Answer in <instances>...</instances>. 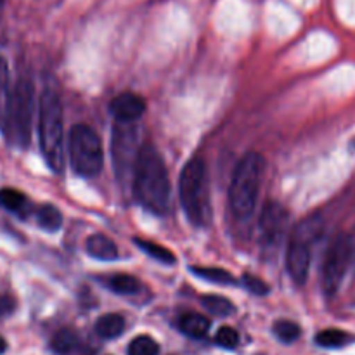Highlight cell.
<instances>
[{"label":"cell","mask_w":355,"mask_h":355,"mask_svg":"<svg viewBox=\"0 0 355 355\" xmlns=\"http://www.w3.org/2000/svg\"><path fill=\"white\" fill-rule=\"evenodd\" d=\"M134 196L146 210L156 215L166 214L170 205V177L158 149L151 144L141 146L132 179Z\"/></svg>","instance_id":"cell-1"},{"label":"cell","mask_w":355,"mask_h":355,"mask_svg":"<svg viewBox=\"0 0 355 355\" xmlns=\"http://www.w3.org/2000/svg\"><path fill=\"white\" fill-rule=\"evenodd\" d=\"M38 107V139L42 153L52 172L61 173L66 165L62 103L54 90H44Z\"/></svg>","instance_id":"cell-2"},{"label":"cell","mask_w":355,"mask_h":355,"mask_svg":"<svg viewBox=\"0 0 355 355\" xmlns=\"http://www.w3.org/2000/svg\"><path fill=\"white\" fill-rule=\"evenodd\" d=\"M263 168L266 159L257 151L246 153L236 165L229 186V207L238 218H248L255 211Z\"/></svg>","instance_id":"cell-3"},{"label":"cell","mask_w":355,"mask_h":355,"mask_svg":"<svg viewBox=\"0 0 355 355\" xmlns=\"http://www.w3.org/2000/svg\"><path fill=\"white\" fill-rule=\"evenodd\" d=\"M179 198L187 220L196 227H205L211 220L210 193H208L207 165L201 158L186 163L179 179Z\"/></svg>","instance_id":"cell-4"},{"label":"cell","mask_w":355,"mask_h":355,"mask_svg":"<svg viewBox=\"0 0 355 355\" xmlns=\"http://www.w3.org/2000/svg\"><path fill=\"white\" fill-rule=\"evenodd\" d=\"M68 158L73 172L87 179L96 177L103 170L104 148L94 128L78 123L69 130Z\"/></svg>","instance_id":"cell-5"},{"label":"cell","mask_w":355,"mask_h":355,"mask_svg":"<svg viewBox=\"0 0 355 355\" xmlns=\"http://www.w3.org/2000/svg\"><path fill=\"white\" fill-rule=\"evenodd\" d=\"M355 259L352 236L338 232L329 243L322 263V290L326 297H335L345 281Z\"/></svg>","instance_id":"cell-6"},{"label":"cell","mask_w":355,"mask_h":355,"mask_svg":"<svg viewBox=\"0 0 355 355\" xmlns=\"http://www.w3.org/2000/svg\"><path fill=\"white\" fill-rule=\"evenodd\" d=\"M139 151H141V146H139L137 125L116 121L113 127V137H111V158H113L116 179L120 180V184H123V187H127L128 184L132 186Z\"/></svg>","instance_id":"cell-7"},{"label":"cell","mask_w":355,"mask_h":355,"mask_svg":"<svg viewBox=\"0 0 355 355\" xmlns=\"http://www.w3.org/2000/svg\"><path fill=\"white\" fill-rule=\"evenodd\" d=\"M35 89L31 80L19 78L12 92L9 111V123L12 127L14 139L17 146L26 148L31 139V123H33Z\"/></svg>","instance_id":"cell-8"},{"label":"cell","mask_w":355,"mask_h":355,"mask_svg":"<svg viewBox=\"0 0 355 355\" xmlns=\"http://www.w3.org/2000/svg\"><path fill=\"white\" fill-rule=\"evenodd\" d=\"M288 210L277 201H269L266 207L262 208L259 220V231H260V243L262 248L267 252H276L284 241L288 232Z\"/></svg>","instance_id":"cell-9"},{"label":"cell","mask_w":355,"mask_h":355,"mask_svg":"<svg viewBox=\"0 0 355 355\" xmlns=\"http://www.w3.org/2000/svg\"><path fill=\"white\" fill-rule=\"evenodd\" d=\"M312 246L307 243L297 241V239H290L286 252V269L290 272L293 283L298 286L307 283L309 270H311L312 262Z\"/></svg>","instance_id":"cell-10"},{"label":"cell","mask_w":355,"mask_h":355,"mask_svg":"<svg viewBox=\"0 0 355 355\" xmlns=\"http://www.w3.org/2000/svg\"><path fill=\"white\" fill-rule=\"evenodd\" d=\"M110 110L116 121L123 123H135L146 113V101L141 96L132 92L120 94L110 104Z\"/></svg>","instance_id":"cell-11"},{"label":"cell","mask_w":355,"mask_h":355,"mask_svg":"<svg viewBox=\"0 0 355 355\" xmlns=\"http://www.w3.org/2000/svg\"><path fill=\"white\" fill-rule=\"evenodd\" d=\"M10 101H12V92H10L9 64L7 59L0 55V130H3L9 123Z\"/></svg>","instance_id":"cell-12"},{"label":"cell","mask_w":355,"mask_h":355,"mask_svg":"<svg viewBox=\"0 0 355 355\" xmlns=\"http://www.w3.org/2000/svg\"><path fill=\"white\" fill-rule=\"evenodd\" d=\"M85 250L92 259L104 260V262H111V260L118 259V248L113 243V239H110L104 234H92L85 243Z\"/></svg>","instance_id":"cell-13"},{"label":"cell","mask_w":355,"mask_h":355,"mask_svg":"<svg viewBox=\"0 0 355 355\" xmlns=\"http://www.w3.org/2000/svg\"><path fill=\"white\" fill-rule=\"evenodd\" d=\"M179 328L184 335L191 336V338H205L208 329H210V319L205 318L203 314H198V312H187L180 318Z\"/></svg>","instance_id":"cell-14"},{"label":"cell","mask_w":355,"mask_h":355,"mask_svg":"<svg viewBox=\"0 0 355 355\" xmlns=\"http://www.w3.org/2000/svg\"><path fill=\"white\" fill-rule=\"evenodd\" d=\"M96 331L101 338H118L125 331V318L121 314H104L97 319Z\"/></svg>","instance_id":"cell-15"},{"label":"cell","mask_w":355,"mask_h":355,"mask_svg":"<svg viewBox=\"0 0 355 355\" xmlns=\"http://www.w3.org/2000/svg\"><path fill=\"white\" fill-rule=\"evenodd\" d=\"M322 231H324V222L319 217H312L302 222V224L295 229L291 239H297V241L307 243V245L312 246L319 238H321Z\"/></svg>","instance_id":"cell-16"},{"label":"cell","mask_w":355,"mask_h":355,"mask_svg":"<svg viewBox=\"0 0 355 355\" xmlns=\"http://www.w3.org/2000/svg\"><path fill=\"white\" fill-rule=\"evenodd\" d=\"M349 342H352V336L336 328L322 329L315 336V343L319 347H324V349H340V347H345Z\"/></svg>","instance_id":"cell-17"},{"label":"cell","mask_w":355,"mask_h":355,"mask_svg":"<svg viewBox=\"0 0 355 355\" xmlns=\"http://www.w3.org/2000/svg\"><path fill=\"white\" fill-rule=\"evenodd\" d=\"M134 243L142 250V252L146 253V255H149L151 259L158 260L159 263H166V266H172V263H175V255H173L168 248H165V246L156 245V243L148 241V239H141V238H135Z\"/></svg>","instance_id":"cell-18"},{"label":"cell","mask_w":355,"mask_h":355,"mask_svg":"<svg viewBox=\"0 0 355 355\" xmlns=\"http://www.w3.org/2000/svg\"><path fill=\"white\" fill-rule=\"evenodd\" d=\"M37 222L44 231L54 232L62 225V214L54 205H44L37 214Z\"/></svg>","instance_id":"cell-19"},{"label":"cell","mask_w":355,"mask_h":355,"mask_svg":"<svg viewBox=\"0 0 355 355\" xmlns=\"http://www.w3.org/2000/svg\"><path fill=\"white\" fill-rule=\"evenodd\" d=\"M107 286L116 295H135L141 288L137 277L128 276V274H114L107 279Z\"/></svg>","instance_id":"cell-20"},{"label":"cell","mask_w":355,"mask_h":355,"mask_svg":"<svg viewBox=\"0 0 355 355\" xmlns=\"http://www.w3.org/2000/svg\"><path fill=\"white\" fill-rule=\"evenodd\" d=\"M201 302H203L205 309H207L210 314L218 315V318L231 315L232 312L236 311L234 305H232V302L229 300V298L220 297V295H205V297L201 298Z\"/></svg>","instance_id":"cell-21"},{"label":"cell","mask_w":355,"mask_h":355,"mask_svg":"<svg viewBox=\"0 0 355 355\" xmlns=\"http://www.w3.org/2000/svg\"><path fill=\"white\" fill-rule=\"evenodd\" d=\"M76 345H78V338H76V335L71 329H59L51 340V349L59 355L73 352L76 349Z\"/></svg>","instance_id":"cell-22"},{"label":"cell","mask_w":355,"mask_h":355,"mask_svg":"<svg viewBox=\"0 0 355 355\" xmlns=\"http://www.w3.org/2000/svg\"><path fill=\"white\" fill-rule=\"evenodd\" d=\"M194 274L198 277L205 281H210V283L215 284H234V277H232L231 272L224 269H218V267H191Z\"/></svg>","instance_id":"cell-23"},{"label":"cell","mask_w":355,"mask_h":355,"mask_svg":"<svg viewBox=\"0 0 355 355\" xmlns=\"http://www.w3.org/2000/svg\"><path fill=\"white\" fill-rule=\"evenodd\" d=\"M0 205L10 211L21 214L26 207V196L19 193L17 189H10V187H3L0 189Z\"/></svg>","instance_id":"cell-24"},{"label":"cell","mask_w":355,"mask_h":355,"mask_svg":"<svg viewBox=\"0 0 355 355\" xmlns=\"http://www.w3.org/2000/svg\"><path fill=\"white\" fill-rule=\"evenodd\" d=\"M159 354V345L156 343V340H153L151 336L141 335L135 340H132L130 345H128V355H158Z\"/></svg>","instance_id":"cell-25"},{"label":"cell","mask_w":355,"mask_h":355,"mask_svg":"<svg viewBox=\"0 0 355 355\" xmlns=\"http://www.w3.org/2000/svg\"><path fill=\"white\" fill-rule=\"evenodd\" d=\"M274 333H276L277 338L283 343H293L300 338V326L293 321H288V319H281L274 324Z\"/></svg>","instance_id":"cell-26"},{"label":"cell","mask_w":355,"mask_h":355,"mask_svg":"<svg viewBox=\"0 0 355 355\" xmlns=\"http://www.w3.org/2000/svg\"><path fill=\"white\" fill-rule=\"evenodd\" d=\"M215 343L218 347H222V349H236L239 343L238 331L234 328H231V326H222V328H218L217 335H215Z\"/></svg>","instance_id":"cell-27"},{"label":"cell","mask_w":355,"mask_h":355,"mask_svg":"<svg viewBox=\"0 0 355 355\" xmlns=\"http://www.w3.org/2000/svg\"><path fill=\"white\" fill-rule=\"evenodd\" d=\"M243 284L246 286V290L252 291L253 295H260V297H263V295H269V291H270L269 284L263 283L260 277L252 276V274H245V276H243Z\"/></svg>","instance_id":"cell-28"},{"label":"cell","mask_w":355,"mask_h":355,"mask_svg":"<svg viewBox=\"0 0 355 355\" xmlns=\"http://www.w3.org/2000/svg\"><path fill=\"white\" fill-rule=\"evenodd\" d=\"M16 309V302H14L12 297L9 295H0V319L10 315Z\"/></svg>","instance_id":"cell-29"},{"label":"cell","mask_w":355,"mask_h":355,"mask_svg":"<svg viewBox=\"0 0 355 355\" xmlns=\"http://www.w3.org/2000/svg\"><path fill=\"white\" fill-rule=\"evenodd\" d=\"M6 350H7V342L2 338V336H0V355L6 352Z\"/></svg>","instance_id":"cell-30"},{"label":"cell","mask_w":355,"mask_h":355,"mask_svg":"<svg viewBox=\"0 0 355 355\" xmlns=\"http://www.w3.org/2000/svg\"><path fill=\"white\" fill-rule=\"evenodd\" d=\"M3 2H6V0H0V12H2V7H3Z\"/></svg>","instance_id":"cell-31"}]
</instances>
